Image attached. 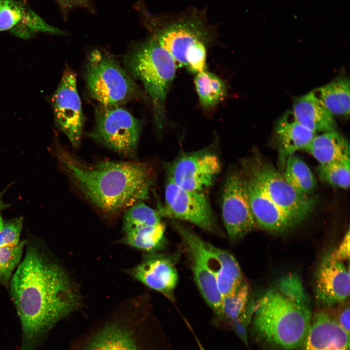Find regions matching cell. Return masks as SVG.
<instances>
[{"label":"cell","instance_id":"38","mask_svg":"<svg viewBox=\"0 0 350 350\" xmlns=\"http://www.w3.org/2000/svg\"><path fill=\"white\" fill-rule=\"evenodd\" d=\"M4 0H0V8L1 7Z\"/></svg>","mask_w":350,"mask_h":350},{"label":"cell","instance_id":"2","mask_svg":"<svg viewBox=\"0 0 350 350\" xmlns=\"http://www.w3.org/2000/svg\"><path fill=\"white\" fill-rule=\"evenodd\" d=\"M55 153L63 170L90 204L102 212L117 214L148 199L155 172L147 163L99 160L88 162L60 146Z\"/></svg>","mask_w":350,"mask_h":350},{"label":"cell","instance_id":"35","mask_svg":"<svg viewBox=\"0 0 350 350\" xmlns=\"http://www.w3.org/2000/svg\"><path fill=\"white\" fill-rule=\"evenodd\" d=\"M339 325L346 332L350 333V308L346 307L340 313L337 319H335Z\"/></svg>","mask_w":350,"mask_h":350},{"label":"cell","instance_id":"14","mask_svg":"<svg viewBox=\"0 0 350 350\" xmlns=\"http://www.w3.org/2000/svg\"><path fill=\"white\" fill-rule=\"evenodd\" d=\"M176 261V257L170 255L148 253L126 272L135 280L174 301L178 279Z\"/></svg>","mask_w":350,"mask_h":350},{"label":"cell","instance_id":"19","mask_svg":"<svg viewBox=\"0 0 350 350\" xmlns=\"http://www.w3.org/2000/svg\"><path fill=\"white\" fill-rule=\"evenodd\" d=\"M292 111L301 124L315 134L336 131L334 116L312 91L297 98Z\"/></svg>","mask_w":350,"mask_h":350},{"label":"cell","instance_id":"10","mask_svg":"<svg viewBox=\"0 0 350 350\" xmlns=\"http://www.w3.org/2000/svg\"><path fill=\"white\" fill-rule=\"evenodd\" d=\"M168 179L188 191H202L211 186L220 173L221 164L216 153L207 147L183 153L167 164Z\"/></svg>","mask_w":350,"mask_h":350},{"label":"cell","instance_id":"13","mask_svg":"<svg viewBox=\"0 0 350 350\" xmlns=\"http://www.w3.org/2000/svg\"><path fill=\"white\" fill-rule=\"evenodd\" d=\"M171 222L179 234L190 258L195 283L206 302L218 319L221 314L222 296L215 276L206 262L205 242L178 220L171 219Z\"/></svg>","mask_w":350,"mask_h":350},{"label":"cell","instance_id":"33","mask_svg":"<svg viewBox=\"0 0 350 350\" xmlns=\"http://www.w3.org/2000/svg\"><path fill=\"white\" fill-rule=\"evenodd\" d=\"M350 238L349 228L338 248L335 249L334 251L331 252L332 255L335 260L341 262L349 260Z\"/></svg>","mask_w":350,"mask_h":350},{"label":"cell","instance_id":"26","mask_svg":"<svg viewBox=\"0 0 350 350\" xmlns=\"http://www.w3.org/2000/svg\"><path fill=\"white\" fill-rule=\"evenodd\" d=\"M282 174L286 181L297 192L310 195L316 187V180L306 163L295 154L290 156Z\"/></svg>","mask_w":350,"mask_h":350},{"label":"cell","instance_id":"28","mask_svg":"<svg viewBox=\"0 0 350 350\" xmlns=\"http://www.w3.org/2000/svg\"><path fill=\"white\" fill-rule=\"evenodd\" d=\"M350 157L326 164H319L317 173L320 178L328 184L347 190L350 187Z\"/></svg>","mask_w":350,"mask_h":350},{"label":"cell","instance_id":"29","mask_svg":"<svg viewBox=\"0 0 350 350\" xmlns=\"http://www.w3.org/2000/svg\"><path fill=\"white\" fill-rule=\"evenodd\" d=\"M161 216L143 201H139L126 209L122 219V228L138 225H155L162 222Z\"/></svg>","mask_w":350,"mask_h":350},{"label":"cell","instance_id":"15","mask_svg":"<svg viewBox=\"0 0 350 350\" xmlns=\"http://www.w3.org/2000/svg\"><path fill=\"white\" fill-rule=\"evenodd\" d=\"M315 292L318 303L326 307L341 303L349 297V266L335 260L331 252L325 254L319 262L315 275Z\"/></svg>","mask_w":350,"mask_h":350},{"label":"cell","instance_id":"27","mask_svg":"<svg viewBox=\"0 0 350 350\" xmlns=\"http://www.w3.org/2000/svg\"><path fill=\"white\" fill-rule=\"evenodd\" d=\"M87 350H139L127 332L118 327L104 330L90 344Z\"/></svg>","mask_w":350,"mask_h":350},{"label":"cell","instance_id":"16","mask_svg":"<svg viewBox=\"0 0 350 350\" xmlns=\"http://www.w3.org/2000/svg\"><path fill=\"white\" fill-rule=\"evenodd\" d=\"M250 208L257 226L270 231H282L295 225L289 217L269 198L256 178L243 169Z\"/></svg>","mask_w":350,"mask_h":350},{"label":"cell","instance_id":"11","mask_svg":"<svg viewBox=\"0 0 350 350\" xmlns=\"http://www.w3.org/2000/svg\"><path fill=\"white\" fill-rule=\"evenodd\" d=\"M221 211L231 241L241 239L256 227L242 174L232 172L227 176L222 192Z\"/></svg>","mask_w":350,"mask_h":350},{"label":"cell","instance_id":"30","mask_svg":"<svg viewBox=\"0 0 350 350\" xmlns=\"http://www.w3.org/2000/svg\"><path fill=\"white\" fill-rule=\"evenodd\" d=\"M30 8L20 0H4L0 8V32L12 33L20 24Z\"/></svg>","mask_w":350,"mask_h":350},{"label":"cell","instance_id":"1","mask_svg":"<svg viewBox=\"0 0 350 350\" xmlns=\"http://www.w3.org/2000/svg\"><path fill=\"white\" fill-rule=\"evenodd\" d=\"M9 284L21 325V350H35L46 333L80 303L78 288L65 269L35 245L27 248Z\"/></svg>","mask_w":350,"mask_h":350},{"label":"cell","instance_id":"31","mask_svg":"<svg viewBox=\"0 0 350 350\" xmlns=\"http://www.w3.org/2000/svg\"><path fill=\"white\" fill-rule=\"evenodd\" d=\"M25 244L22 241L15 246H0V282L3 284H8L14 269L20 263Z\"/></svg>","mask_w":350,"mask_h":350},{"label":"cell","instance_id":"32","mask_svg":"<svg viewBox=\"0 0 350 350\" xmlns=\"http://www.w3.org/2000/svg\"><path fill=\"white\" fill-rule=\"evenodd\" d=\"M23 223L22 217L4 220L0 215V246H15L19 243Z\"/></svg>","mask_w":350,"mask_h":350},{"label":"cell","instance_id":"17","mask_svg":"<svg viewBox=\"0 0 350 350\" xmlns=\"http://www.w3.org/2000/svg\"><path fill=\"white\" fill-rule=\"evenodd\" d=\"M350 333L324 312L312 316L311 327L301 350H349Z\"/></svg>","mask_w":350,"mask_h":350},{"label":"cell","instance_id":"3","mask_svg":"<svg viewBox=\"0 0 350 350\" xmlns=\"http://www.w3.org/2000/svg\"><path fill=\"white\" fill-rule=\"evenodd\" d=\"M254 333L282 350L301 349L312 319L307 292L299 276L289 273L276 281L253 306Z\"/></svg>","mask_w":350,"mask_h":350},{"label":"cell","instance_id":"18","mask_svg":"<svg viewBox=\"0 0 350 350\" xmlns=\"http://www.w3.org/2000/svg\"><path fill=\"white\" fill-rule=\"evenodd\" d=\"M275 133L279 144L281 164L285 165L287 158L298 150H304L316 135L301 124L292 111L285 112L277 121Z\"/></svg>","mask_w":350,"mask_h":350},{"label":"cell","instance_id":"22","mask_svg":"<svg viewBox=\"0 0 350 350\" xmlns=\"http://www.w3.org/2000/svg\"><path fill=\"white\" fill-rule=\"evenodd\" d=\"M210 246L214 256L211 271L223 297L233 291L244 278L238 262L230 253L212 245Z\"/></svg>","mask_w":350,"mask_h":350},{"label":"cell","instance_id":"6","mask_svg":"<svg viewBox=\"0 0 350 350\" xmlns=\"http://www.w3.org/2000/svg\"><path fill=\"white\" fill-rule=\"evenodd\" d=\"M85 78L90 95L102 105L120 106L140 95L130 75L114 58L98 49L87 57Z\"/></svg>","mask_w":350,"mask_h":350},{"label":"cell","instance_id":"8","mask_svg":"<svg viewBox=\"0 0 350 350\" xmlns=\"http://www.w3.org/2000/svg\"><path fill=\"white\" fill-rule=\"evenodd\" d=\"M243 164V169L256 178L269 198L295 225L307 218L314 210L315 199L297 192L271 165L258 158L245 160Z\"/></svg>","mask_w":350,"mask_h":350},{"label":"cell","instance_id":"25","mask_svg":"<svg viewBox=\"0 0 350 350\" xmlns=\"http://www.w3.org/2000/svg\"><path fill=\"white\" fill-rule=\"evenodd\" d=\"M194 83L200 102L206 109L213 108L226 96L225 83L210 72L205 70L196 74Z\"/></svg>","mask_w":350,"mask_h":350},{"label":"cell","instance_id":"5","mask_svg":"<svg viewBox=\"0 0 350 350\" xmlns=\"http://www.w3.org/2000/svg\"><path fill=\"white\" fill-rule=\"evenodd\" d=\"M151 36L173 58L176 65L186 66L188 55L214 39V32L202 11L191 9L167 17L146 14Z\"/></svg>","mask_w":350,"mask_h":350},{"label":"cell","instance_id":"12","mask_svg":"<svg viewBox=\"0 0 350 350\" xmlns=\"http://www.w3.org/2000/svg\"><path fill=\"white\" fill-rule=\"evenodd\" d=\"M55 123L67 137L71 145L80 144L85 124L80 98L77 91L76 76L66 68L56 90L51 98Z\"/></svg>","mask_w":350,"mask_h":350},{"label":"cell","instance_id":"24","mask_svg":"<svg viewBox=\"0 0 350 350\" xmlns=\"http://www.w3.org/2000/svg\"><path fill=\"white\" fill-rule=\"evenodd\" d=\"M312 92L333 116L346 118L349 117L350 106L349 78L337 77Z\"/></svg>","mask_w":350,"mask_h":350},{"label":"cell","instance_id":"37","mask_svg":"<svg viewBox=\"0 0 350 350\" xmlns=\"http://www.w3.org/2000/svg\"><path fill=\"white\" fill-rule=\"evenodd\" d=\"M7 189V188H6L4 190L0 192V214L1 210L7 208L11 205V204L4 203L3 200V196Z\"/></svg>","mask_w":350,"mask_h":350},{"label":"cell","instance_id":"36","mask_svg":"<svg viewBox=\"0 0 350 350\" xmlns=\"http://www.w3.org/2000/svg\"><path fill=\"white\" fill-rule=\"evenodd\" d=\"M186 323L187 324V326L188 327V328L189 329L190 331L192 332L194 339L195 340L196 343L199 349L200 350H206L205 348L203 346L202 344L200 342V340L196 335L194 331H193V329L192 328L191 325L188 323V322L186 321Z\"/></svg>","mask_w":350,"mask_h":350},{"label":"cell","instance_id":"34","mask_svg":"<svg viewBox=\"0 0 350 350\" xmlns=\"http://www.w3.org/2000/svg\"><path fill=\"white\" fill-rule=\"evenodd\" d=\"M64 11L75 6L88 7V0H56Z\"/></svg>","mask_w":350,"mask_h":350},{"label":"cell","instance_id":"23","mask_svg":"<svg viewBox=\"0 0 350 350\" xmlns=\"http://www.w3.org/2000/svg\"><path fill=\"white\" fill-rule=\"evenodd\" d=\"M124 243L148 253H156L166 244L163 223L155 225H138L122 228Z\"/></svg>","mask_w":350,"mask_h":350},{"label":"cell","instance_id":"7","mask_svg":"<svg viewBox=\"0 0 350 350\" xmlns=\"http://www.w3.org/2000/svg\"><path fill=\"white\" fill-rule=\"evenodd\" d=\"M142 123L126 109L101 105L95 112V124L88 136L126 158H136Z\"/></svg>","mask_w":350,"mask_h":350},{"label":"cell","instance_id":"21","mask_svg":"<svg viewBox=\"0 0 350 350\" xmlns=\"http://www.w3.org/2000/svg\"><path fill=\"white\" fill-rule=\"evenodd\" d=\"M304 151L319 164H326L350 157L348 141L336 131L316 135Z\"/></svg>","mask_w":350,"mask_h":350},{"label":"cell","instance_id":"9","mask_svg":"<svg viewBox=\"0 0 350 350\" xmlns=\"http://www.w3.org/2000/svg\"><path fill=\"white\" fill-rule=\"evenodd\" d=\"M165 202L158 211L161 217L191 223L213 234H222L209 200L202 191L185 190L168 179Z\"/></svg>","mask_w":350,"mask_h":350},{"label":"cell","instance_id":"4","mask_svg":"<svg viewBox=\"0 0 350 350\" xmlns=\"http://www.w3.org/2000/svg\"><path fill=\"white\" fill-rule=\"evenodd\" d=\"M124 62L128 72L142 82L151 98L155 124L161 129L167 94L176 72L175 60L151 36L130 52Z\"/></svg>","mask_w":350,"mask_h":350},{"label":"cell","instance_id":"20","mask_svg":"<svg viewBox=\"0 0 350 350\" xmlns=\"http://www.w3.org/2000/svg\"><path fill=\"white\" fill-rule=\"evenodd\" d=\"M250 288L247 281L243 279L233 291L222 297L221 314L219 323L231 327L237 321L246 327L252 315L254 304L250 302Z\"/></svg>","mask_w":350,"mask_h":350}]
</instances>
